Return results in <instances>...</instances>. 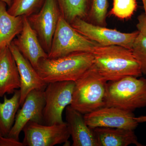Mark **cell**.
<instances>
[{
	"label": "cell",
	"instance_id": "obj_1",
	"mask_svg": "<svg viewBox=\"0 0 146 146\" xmlns=\"http://www.w3.org/2000/svg\"><path fill=\"white\" fill-rule=\"evenodd\" d=\"M94 65L108 82L127 76H142L141 67L131 50L118 45L97 47L93 52Z\"/></svg>",
	"mask_w": 146,
	"mask_h": 146
},
{
	"label": "cell",
	"instance_id": "obj_2",
	"mask_svg": "<svg viewBox=\"0 0 146 146\" xmlns=\"http://www.w3.org/2000/svg\"><path fill=\"white\" fill-rule=\"evenodd\" d=\"M93 54L77 52L58 58H42L35 68L39 76L46 83L75 82L94 64Z\"/></svg>",
	"mask_w": 146,
	"mask_h": 146
},
{
	"label": "cell",
	"instance_id": "obj_3",
	"mask_svg": "<svg viewBox=\"0 0 146 146\" xmlns=\"http://www.w3.org/2000/svg\"><path fill=\"white\" fill-rule=\"evenodd\" d=\"M107 82L93 64L75 82L70 105L84 115L104 107Z\"/></svg>",
	"mask_w": 146,
	"mask_h": 146
},
{
	"label": "cell",
	"instance_id": "obj_4",
	"mask_svg": "<svg viewBox=\"0 0 146 146\" xmlns=\"http://www.w3.org/2000/svg\"><path fill=\"white\" fill-rule=\"evenodd\" d=\"M105 106L132 112L146 106V78L127 76L108 81L106 86Z\"/></svg>",
	"mask_w": 146,
	"mask_h": 146
},
{
	"label": "cell",
	"instance_id": "obj_5",
	"mask_svg": "<svg viewBox=\"0 0 146 146\" xmlns=\"http://www.w3.org/2000/svg\"><path fill=\"white\" fill-rule=\"evenodd\" d=\"M100 45L83 36L60 16L48 53L49 58L63 57L77 52H93Z\"/></svg>",
	"mask_w": 146,
	"mask_h": 146
},
{
	"label": "cell",
	"instance_id": "obj_6",
	"mask_svg": "<svg viewBox=\"0 0 146 146\" xmlns=\"http://www.w3.org/2000/svg\"><path fill=\"white\" fill-rule=\"evenodd\" d=\"M75 82H56L48 83L44 90L45 105L43 110L44 124L63 123V110L72 100Z\"/></svg>",
	"mask_w": 146,
	"mask_h": 146
},
{
	"label": "cell",
	"instance_id": "obj_7",
	"mask_svg": "<svg viewBox=\"0 0 146 146\" xmlns=\"http://www.w3.org/2000/svg\"><path fill=\"white\" fill-rule=\"evenodd\" d=\"M80 33L101 46L118 45L131 50L139 31L121 32L91 23L80 18H76L71 24Z\"/></svg>",
	"mask_w": 146,
	"mask_h": 146
},
{
	"label": "cell",
	"instance_id": "obj_8",
	"mask_svg": "<svg viewBox=\"0 0 146 146\" xmlns=\"http://www.w3.org/2000/svg\"><path fill=\"white\" fill-rule=\"evenodd\" d=\"M60 16L57 0H45L38 12L27 17L42 47L48 54Z\"/></svg>",
	"mask_w": 146,
	"mask_h": 146
},
{
	"label": "cell",
	"instance_id": "obj_9",
	"mask_svg": "<svg viewBox=\"0 0 146 146\" xmlns=\"http://www.w3.org/2000/svg\"><path fill=\"white\" fill-rule=\"evenodd\" d=\"M24 146H53L66 143L70 137L67 123L52 125L30 121L23 129Z\"/></svg>",
	"mask_w": 146,
	"mask_h": 146
},
{
	"label": "cell",
	"instance_id": "obj_10",
	"mask_svg": "<svg viewBox=\"0 0 146 146\" xmlns=\"http://www.w3.org/2000/svg\"><path fill=\"white\" fill-rule=\"evenodd\" d=\"M84 117L87 125L92 129L118 128L134 130L139 123L133 112L112 106H104L84 115Z\"/></svg>",
	"mask_w": 146,
	"mask_h": 146
},
{
	"label": "cell",
	"instance_id": "obj_11",
	"mask_svg": "<svg viewBox=\"0 0 146 146\" xmlns=\"http://www.w3.org/2000/svg\"><path fill=\"white\" fill-rule=\"evenodd\" d=\"M44 90L35 89L27 95L21 109L16 113L14 124L8 136L19 140V136L30 121L44 124L43 110L45 105Z\"/></svg>",
	"mask_w": 146,
	"mask_h": 146
},
{
	"label": "cell",
	"instance_id": "obj_12",
	"mask_svg": "<svg viewBox=\"0 0 146 146\" xmlns=\"http://www.w3.org/2000/svg\"><path fill=\"white\" fill-rule=\"evenodd\" d=\"M9 47L16 60L20 75L21 106L31 91L35 89L45 90L48 84L41 78L31 63L12 42Z\"/></svg>",
	"mask_w": 146,
	"mask_h": 146
},
{
	"label": "cell",
	"instance_id": "obj_13",
	"mask_svg": "<svg viewBox=\"0 0 146 146\" xmlns=\"http://www.w3.org/2000/svg\"><path fill=\"white\" fill-rule=\"evenodd\" d=\"M12 42L35 69L37 67L40 59L48 58V54L43 49L37 35L25 16H23V27L22 31Z\"/></svg>",
	"mask_w": 146,
	"mask_h": 146
},
{
	"label": "cell",
	"instance_id": "obj_14",
	"mask_svg": "<svg viewBox=\"0 0 146 146\" xmlns=\"http://www.w3.org/2000/svg\"><path fill=\"white\" fill-rule=\"evenodd\" d=\"M84 115L68 106L65 108L66 123L73 146H99L93 129L87 125Z\"/></svg>",
	"mask_w": 146,
	"mask_h": 146
},
{
	"label": "cell",
	"instance_id": "obj_15",
	"mask_svg": "<svg viewBox=\"0 0 146 146\" xmlns=\"http://www.w3.org/2000/svg\"><path fill=\"white\" fill-rule=\"evenodd\" d=\"M20 77L16 60L9 47L0 48V97L20 89Z\"/></svg>",
	"mask_w": 146,
	"mask_h": 146
},
{
	"label": "cell",
	"instance_id": "obj_16",
	"mask_svg": "<svg viewBox=\"0 0 146 146\" xmlns=\"http://www.w3.org/2000/svg\"><path fill=\"white\" fill-rule=\"evenodd\" d=\"M99 146H143L138 141L134 130L118 128L93 129Z\"/></svg>",
	"mask_w": 146,
	"mask_h": 146
},
{
	"label": "cell",
	"instance_id": "obj_17",
	"mask_svg": "<svg viewBox=\"0 0 146 146\" xmlns=\"http://www.w3.org/2000/svg\"><path fill=\"white\" fill-rule=\"evenodd\" d=\"M7 5L4 2L0 1V48L9 46L23 27V16L9 14Z\"/></svg>",
	"mask_w": 146,
	"mask_h": 146
},
{
	"label": "cell",
	"instance_id": "obj_18",
	"mask_svg": "<svg viewBox=\"0 0 146 146\" xmlns=\"http://www.w3.org/2000/svg\"><path fill=\"white\" fill-rule=\"evenodd\" d=\"M3 97V102H0V135L7 136L21 106V91L20 89L15 90L10 98H8L5 95Z\"/></svg>",
	"mask_w": 146,
	"mask_h": 146
},
{
	"label": "cell",
	"instance_id": "obj_19",
	"mask_svg": "<svg viewBox=\"0 0 146 146\" xmlns=\"http://www.w3.org/2000/svg\"><path fill=\"white\" fill-rule=\"evenodd\" d=\"M45 0H13L7 11L13 16L28 17L38 12Z\"/></svg>",
	"mask_w": 146,
	"mask_h": 146
},
{
	"label": "cell",
	"instance_id": "obj_20",
	"mask_svg": "<svg viewBox=\"0 0 146 146\" xmlns=\"http://www.w3.org/2000/svg\"><path fill=\"white\" fill-rule=\"evenodd\" d=\"M89 7L87 16L92 21V23L105 27L108 7V0H91Z\"/></svg>",
	"mask_w": 146,
	"mask_h": 146
},
{
	"label": "cell",
	"instance_id": "obj_21",
	"mask_svg": "<svg viewBox=\"0 0 146 146\" xmlns=\"http://www.w3.org/2000/svg\"><path fill=\"white\" fill-rule=\"evenodd\" d=\"M136 0H113V5L110 14L121 19H128L137 8Z\"/></svg>",
	"mask_w": 146,
	"mask_h": 146
},
{
	"label": "cell",
	"instance_id": "obj_22",
	"mask_svg": "<svg viewBox=\"0 0 146 146\" xmlns=\"http://www.w3.org/2000/svg\"><path fill=\"white\" fill-rule=\"evenodd\" d=\"M131 50L140 65L142 74L146 75V36L139 32Z\"/></svg>",
	"mask_w": 146,
	"mask_h": 146
},
{
	"label": "cell",
	"instance_id": "obj_23",
	"mask_svg": "<svg viewBox=\"0 0 146 146\" xmlns=\"http://www.w3.org/2000/svg\"><path fill=\"white\" fill-rule=\"evenodd\" d=\"M0 146H24L19 140L9 136H0Z\"/></svg>",
	"mask_w": 146,
	"mask_h": 146
},
{
	"label": "cell",
	"instance_id": "obj_24",
	"mask_svg": "<svg viewBox=\"0 0 146 146\" xmlns=\"http://www.w3.org/2000/svg\"><path fill=\"white\" fill-rule=\"evenodd\" d=\"M138 21L136 27L138 31L146 36V16L145 13H142L138 16Z\"/></svg>",
	"mask_w": 146,
	"mask_h": 146
},
{
	"label": "cell",
	"instance_id": "obj_25",
	"mask_svg": "<svg viewBox=\"0 0 146 146\" xmlns=\"http://www.w3.org/2000/svg\"><path fill=\"white\" fill-rule=\"evenodd\" d=\"M135 119L138 123L146 122V115L136 117Z\"/></svg>",
	"mask_w": 146,
	"mask_h": 146
},
{
	"label": "cell",
	"instance_id": "obj_26",
	"mask_svg": "<svg viewBox=\"0 0 146 146\" xmlns=\"http://www.w3.org/2000/svg\"><path fill=\"white\" fill-rule=\"evenodd\" d=\"M0 1L4 2L5 3H6L7 4V5L9 7H10L11 5L13 0H0Z\"/></svg>",
	"mask_w": 146,
	"mask_h": 146
},
{
	"label": "cell",
	"instance_id": "obj_27",
	"mask_svg": "<svg viewBox=\"0 0 146 146\" xmlns=\"http://www.w3.org/2000/svg\"><path fill=\"white\" fill-rule=\"evenodd\" d=\"M143 2V5L144 10H145V15L146 16V0H142Z\"/></svg>",
	"mask_w": 146,
	"mask_h": 146
},
{
	"label": "cell",
	"instance_id": "obj_28",
	"mask_svg": "<svg viewBox=\"0 0 146 146\" xmlns=\"http://www.w3.org/2000/svg\"><path fill=\"white\" fill-rule=\"evenodd\" d=\"M0 136H1V135H0Z\"/></svg>",
	"mask_w": 146,
	"mask_h": 146
}]
</instances>
